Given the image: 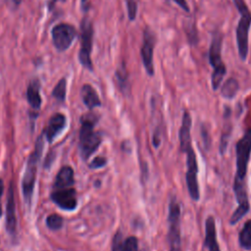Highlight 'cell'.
Returning <instances> with one entry per match:
<instances>
[{
  "instance_id": "6da1fadb",
  "label": "cell",
  "mask_w": 251,
  "mask_h": 251,
  "mask_svg": "<svg viewBox=\"0 0 251 251\" xmlns=\"http://www.w3.org/2000/svg\"><path fill=\"white\" fill-rule=\"evenodd\" d=\"M190 127H191V118L187 111L183 112L181 126L179 128L178 137L180 150L186 154V174L185 180L187 189L190 197L194 201H198L200 197L199 186H198V164L195 151L192 147L191 143V135H190Z\"/></svg>"
},
{
  "instance_id": "7a4b0ae2",
  "label": "cell",
  "mask_w": 251,
  "mask_h": 251,
  "mask_svg": "<svg viewBox=\"0 0 251 251\" xmlns=\"http://www.w3.org/2000/svg\"><path fill=\"white\" fill-rule=\"evenodd\" d=\"M97 121L98 118L92 113L80 117L78 149L83 160H87L98 149L102 141L100 132L94 129Z\"/></svg>"
},
{
  "instance_id": "3957f363",
  "label": "cell",
  "mask_w": 251,
  "mask_h": 251,
  "mask_svg": "<svg viewBox=\"0 0 251 251\" xmlns=\"http://www.w3.org/2000/svg\"><path fill=\"white\" fill-rule=\"evenodd\" d=\"M44 135L41 134L38 136L35 146L33 151L29 154L25 173L23 176V180H22V191H23V196L25 199V204L29 207L31 205V199L33 195V190H34V184H35V179H36V174H37V168L38 164L42 155L43 151V146H44Z\"/></svg>"
},
{
  "instance_id": "277c9868",
  "label": "cell",
  "mask_w": 251,
  "mask_h": 251,
  "mask_svg": "<svg viewBox=\"0 0 251 251\" xmlns=\"http://www.w3.org/2000/svg\"><path fill=\"white\" fill-rule=\"evenodd\" d=\"M233 3L241 15L236 27V43L239 58L244 61L248 54V36L251 26V12L244 0H233Z\"/></svg>"
},
{
  "instance_id": "5b68a950",
  "label": "cell",
  "mask_w": 251,
  "mask_h": 251,
  "mask_svg": "<svg viewBox=\"0 0 251 251\" xmlns=\"http://www.w3.org/2000/svg\"><path fill=\"white\" fill-rule=\"evenodd\" d=\"M251 155V128L236 143V174L234 184H245L247 167Z\"/></svg>"
},
{
  "instance_id": "8992f818",
  "label": "cell",
  "mask_w": 251,
  "mask_h": 251,
  "mask_svg": "<svg viewBox=\"0 0 251 251\" xmlns=\"http://www.w3.org/2000/svg\"><path fill=\"white\" fill-rule=\"evenodd\" d=\"M93 34L94 30L92 22L87 17H84L80 23V49L78 51V61L84 69L90 72L93 71V65L90 58Z\"/></svg>"
},
{
  "instance_id": "52a82bcc",
  "label": "cell",
  "mask_w": 251,
  "mask_h": 251,
  "mask_svg": "<svg viewBox=\"0 0 251 251\" xmlns=\"http://www.w3.org/2000/svg\"><path fill=\"white\" fill-rule=\"evenodd\" d=\"M169 231L168 241L170 251H181L180 238V205L178 201L173 197L169 204Z\"/></svg>"
},
{
  "instance_id": "ba28073f",
  "label": "cell",
  "mask_w": 251,
  "mask_h": 251,
  "mask_svg": "<svg viewBox=\"0 0 251 251\" xmlns=\"http://www.w3.org/2000/svg\"><path fill=\"white\" fill-rule=\"evenodd\" d=\"M77 36L75 27L67 23H60L51 29V37L54 48L62 53L67 51Z\"/></svg>"
},
{
  "instance_id": "9c48e42d",
  "label": "cell",
  "mask_w": 251,
  "mask_h": 251,
  "mask_svg": "<svg viewBox=\"0 0 251 251\" xmlns=\"http://www.w3.org/2000/svg\"><path fill=\"white\" fill-rule=\"evenodd\" d=\"M156 43L155 33L149 29L145 28L143 32V43L141 47V59L143 66L145 68L148 75H154V64H153V52Z\"/></svg>"
},
{
  "instance_id": "30bf717a",
  "label": "cell",
  "mask_w": 251,
  "mask_h": 251,
  "mask_svg": "<svg viewBox=\"0 0 251 251\" xmlns=\"http://www.w3.org/2000/svg\"><path fill=\"white\" fill-rule=\"evenodd\" d=\"M50 197L52 201L63 210H75L77 206L76 192L73 187L53 188Z\"/></svg>"
},
{
  "instance_id": "8fae6325",
  "label": "cell",
  "mask_w": 251,
  "mask_h": 251,
  "mask_svg": "<svg viewBox=\"0 0 251 251\" xmlns=\"http://www.w3.org/2000/svg\"><path fill=\"white\" fill-rule=\"evenodd\" d=\"M17 216L15 203V190L13 182H10L6 203V230L12 237L17 234Z\"/></svg>"
},
{
  "instance_id": "7c38bea8",
  "label": "cell",
  "mask_w": 251,
  "mask_h": 251,
  "mask_svg": "<svg viewBox=\"0 0 251 251\" xmlns=\"http://www.w3.org/2000/svg\"><path fill=\"white\" fill-rule=\"evenodd\" d=\"M66 122L67 120L65 115L61 113H56L49 119L43 131V135L49 143H52L55 138L63 131L66 126Z\"/></svg>"
},
{
  "instance_id": "4fadbf2b",
  "label": "cell",
  "mask_w": 251,
  "mask_h": 251,
  "mask_svg": "<svg viewBox=\"0 0 251 251\" xmlns=\"http://www.w3.org/2000/svg\"><path fill=\"white\" fill-rule=\"evenodd\" d=\"M222 42H223V35L220 31H215L213 34L210 50H209V61L211 66L214 70L224 69L226 68L225 64L222 61Z\"/></svg>"
},
{
  "instance_id": "5bb4252c",
  "label": "cell",
  "mask_w": 251,
  "mask_h": 251,
  "mask_svg": "<svg viewBox=\"0 0 251 251\" xmlns=\"http://www.w3.org/2000/svg\"><path fill=\"white\" fill-rule=\"evenodd\" d=\"M26 100L33 110L34 116H37V112L40 110L42 99L40 95V81L38 78H32L26 88Z\"/></svg>"
},
{
  "instance_id": "9a60e30c",
  "label": "cell",
  "mask_w": 251,
  "mask_h": 251,
  "mask_svg": "<svg viewBox=\"0 0 251 251\" xmlns=\"http://www.w3.org/2000/svg\"><path fill=\"white\" fill-rule=\"evenodd\" d=\"M205 246L209 251H221L217 240L215 219L209 216L205 223Z\"/></svg>"
},
{
  "instance_id": "2e32d148",
  "label": "cell",
  "mask_w": 251,
  "mask_h": 251,
  "mask_svg": "<svg viewBox=\"0 0 251 251\" xmlns=\"http://www.w3.org/2000/svg\"><path fill=\"white\" fill-rule=\"evenodd\" d=\"M75 182V173L72 167L70 166H64L60 169L58 172L53 188H66V187H72Z\"/></svg>"
},
{
  "instance_id": "e0dca14e",
  "label": "cell",
  "mask_w": 251,
  "mask_h": 251,
  "mask_svg": "<svg viewBox=\"0 0 251 251\" xmlns=\"http://www.w3.org/2000/svg\"><path fill=\"white\" fill-rule=\"evenodd\" d=\"M80 96L82 99L83 104L89 109L92 110L96 107L101 106L100 98L96 92V90L93 88L92 85L85 83L82 85L80 89Z\"/></svg>"
},
{
  "instance_id": "ac0fdd59",
  "label": "cell",
  "mask_w": 251,
  "mask_h": 251,
  "mask_svg": "<svg viewBox=\"0 0 251 251\" xmlns=\"http://www.w3.org/2000/svg\"><path fill=\"white\" fill-rule=\"evenodd\" d=\"M238 89H239L238 81L235 78L230 77L224 82L221 93L226 99H232L236 95Z\"/></svg>"
},
{
  "instance_id": "d6986e66",
  "label": "cell",
  "mask_w": 251,
  "mask_h": 251,
  "mask_svg": "<svg viewBox=\"0 0 251 251\" xmlns=\"http://www.w3.org/2000/svg\"><path fill=\"white\" fill-rule=\"evenodd\" d=\"M239 244L244 249H251V220L245 222L239 233Z\"/></svg>"
},
{
  "instance_id": "ffe728a7",
  "label": "cell",
  "mask_w": 251,
  "mask_h": 251,
  "mask_svg": "<svg viewBox=\"0 0 251 251\" xmlns=\"http://www.w3.org/2000/svg\"><path fill=\"white\" fill-rule=\"evenodd\" d=\"M66 94H67V80L65 77H62L53 88L52 96L58 102H64L66 99Z\"/></svg>"
},
{
  "instance_id": "44dd1931",
  "label": "cell",
  "mask_w": 251,
  "mask_h": 251,
  "mask_svg": "<svg viewBox=\"0 0 251 251\" xmlns=\"http://www.w3.org/2000/svg\"><path fill=\"white\" fill-rule=\"evenodd\" d=\"M250 209V204H238L236 210L232 213L231 218L229 220L230 225H235L239 222L248 212Z\"/></svg>"
},
{
  "instance_id": "7402d4cb",
  "label": "cell",
  "mask_w": 251,
  "mask_h": 251,
  "mask_svg": "<svg viewBox=\"0 0 251 251\" xmlns=\"http://www.w3.org/2000/svg\"><path fill=\"white\" fill-rule=\"evenodd\" d=\"M63 224H64V220L58 214H51L46 219V226L51 230H58L62 228Z\"/></svg>"
},
{
  "instance_id": "603a6c76",
  "label": "cell",
  "mask_w": 251,
  "mask_h": 251,
  "mask_svg": "<svg viewBox=\"0 0 251 251\" xmlns=\"http://www.w3.org/2000/svg\"><path fill=\"white\" fill-rule=\"evenodd\" d=\"M127 77H128L127 72L125 66L122 65L116 72V79L122 91H125L126 88L127 87Z\"/></svg>"
},
{
  "instance_id": "cb8c5ba5",
  "label": "cell",
  "mask_w": 251,
  "mask_h": 251,
  "mask_svg": "<svg viewBox=\"0 0 251 251\" xmlns=\"http://www.w3.org/2000/svg\"><path fill=\"white\" fill-rule=\"evenodd\" d=\"M122 251H138V240L135 236H129L125 239Z\"/></svg>"
},
{
  "instance_id": "d4e9b609",
  "label": "cell",
  "mask_w": 251,
  "mask_h": 251,
  "mask_svg": "<svg viewBox=\"0 0 251 251\" xmlns=\"http://www.w3.org/2000/svg\"><path fill=\"white\" fill-rule=\"evenodd\" d=\"M124 242L125 240L123 237V233L120 230H118L113 237L112 251H122L124 247Z\"/></svg>"
},
{
  "instance_id": "484cf974",
  "label": "cell",
  "mask_w": 251,
  "mask_h": 251,
  "mask_svg": "<svg viewBox=\"0 0 251 251\" xmlns=\"http://www.w3.org/2000/svg\"><path fill=\"white\" fill-rule=\"evenodd\" d=\"M126 7H127V15L130 21H134L136 18L137 13V4L135 0H126Z\"/></svg>"
},
{
  "instance_id": "4316f807",
  "label": "cell",
  "mask_w": 251,
  "mask_h": 251,
  "mask_svg": "<svg viewBox=\"0 0 251 251\" xmlns=\"http://www.w3.org/2000/svg\"><path fill=\"white\" fill-rule=\"evenodd\" d=\"M106 164H107V159L104 157L98 156V157H95L91 161V163L89 164V168L90 169H99V168L104 167Z\"/></svg>"
},
{
  "instance_id": "83f0119b",
  "label": "cell",
  "mask_w": 251,
  "mask_h": 251,
  "mask_svg": "<svg viewBox=\"0 0 251 251\" xmlns=\"http://www.w3.org/2000/svg\"><path fill=\"white\" fill-rule=\"evenodd\" d=\"M201 135L203 138V141L205 143V146H208L210 144V138H209V134H208V130L205 128L204 126H201Z\"/></svg>"
},
{
  "instance_id": "f1b7e54d",
  "label": "cell",
  "mask_w": 251,
  "mask_h": 251,
  "mask_svg": "<svg viewBox=\"0 0 251 251\" xmlns=\"http://www.w3.org/2000/svg\"><path fill=\"white\" fill-rule=\"evenodd\" d=\"M181 9H183L184 11H186V12H189L190 11V9H189V7H188V5H187V3H186V1L185 0H174Z\"/></svg>"
},
{
  "instance_id": "f546056e",
  "label": "cell",
  "mask_w": 251,
  "mask_h": 251,
  "mask_svg": "<svg viewBox=\"0 0 251 251\" xmlns=\"http://www.w3.org/2000/svg\"><path fill=\"white\" fill-rule=\"evenodd\" d=\"M80 8L83 12H87L89 9V1L88 0H80Z\"/></svg>"
},
{
  "instance_id": "4dcf8cb0",
  "label": "cell",
  "mask_w": 251,
  "mask_h": 251,
  "mask_svg": "<svg viewBox=\"0 0 251 251\" xmlns=\"http://www.w3.org/2000/svg\"><path fill=\"white\" fill-rule=\"evenodd\" d=\"M4 191V182L3 179L0 178V217L2 216V205H1V198H2V194Z\"/></svg>"
},
{
  "instance_id": "1f68e13d",
  "label": "cell",
  "mask_w": 251,
  "mask_h": 251,
  "mask_svg": "<svg viewBox=\"0 0 251 251\" xmlns=\"http://www.w3.org/2000/svg\"><path fill=\"white\" fill-rule=\"evenodd\" d=\"M66 0H50L49 2V9L51 10L53 8V6L57 3V2H65Z\"/></svg>"
},
{
  "instance_id": "d6a6232c",
  "label": "cell",
  "mask_w": 251,
  "mask_h": 251,
  "mask_svg": "<svg viewBox=\"0 0 251 251\" xmlns=\"http://www.w3.org/2000/svg\"><path fill=\"white\" fill-rule=\"evenodd\" d=\"M12 1H13L14 5L17 7V6H19V5L22 3V1H23V0H12Z\"/></svg>"
}]
</instances>
